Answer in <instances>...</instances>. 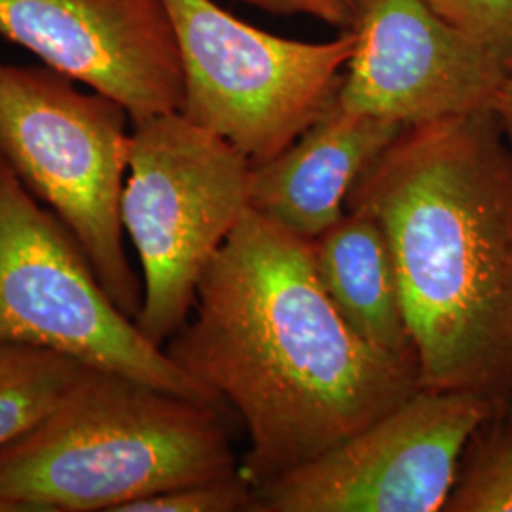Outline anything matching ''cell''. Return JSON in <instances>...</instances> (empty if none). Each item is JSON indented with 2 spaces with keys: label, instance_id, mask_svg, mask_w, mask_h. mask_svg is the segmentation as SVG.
Here are the masks:
<instances>
[{
  "label": "cell",
  "instance_id": "obj_12",
  "mask_svg": "<svg viewBox=\"0 0 512 512\" xmlns=\"http://www.w3.org/2000/svg\"><path fill=\"white\" fill-rule=\"evenodd\" d=\"M311 255L325 293L349 327L370 346L416 363L399 277L378 220L346 209L334 226L311 239Z\"/></svg>",
  "mask_w": 512,
  "mask_h": 512
},
{
  "label": "cell",
  "instance_id": "obj_16",
  "mask_svg": "<svg viewBox=\"0 0 512 512\" xmlns=\"http://www.w3.org/2000/svg\"><path fill=\"white\" fill-rule=\"evenodd\" d=\"M433 12L512 71V0H425Z\"/></svg>",
  "mask_w": 512,
  "mask_h": 512
},
{
  "label": "cell",
  "instance_id": "obj_8",
  "mask_svg": "<svg viewBox=\"0 0 512 512\" xmlns=\"http://www.w3.org/2000/svg\"><path fill=\"white\" fill-rule=\"evenodd\" d=\"M494 404L420 387L329 452L255 488L253 512L444 511Z\"/></svg>",
  "mask_w": 512,
  "mask_h": 512
},
{
  "label": "cell",
  "instance_id": "obj_15",
  "mask_svg": "<svg viewBox=\"0 0 512 512\" xmlns=\"http://www.w3.org/2000/svg\"><path fill=\"white\" fill-rule=\"evenodd\" d=\"M255 488L236 473L133 501L120 512H253Z\"/></svg>",
  "mask_w": 512,
  "mask_h": 512
},
{
  "label": "cell",
  "instance_id": "obj_2",
  "mask_svg": "<svg viewBox=\"0 0 512 512\" xmlns=\"http://www.w3.org/2000/svg\"><path fill=\"white\" fill-rule=\"evenodd\" d=\"M346 209L389 243L420 387L512 395V150L495 110L404 126Z\"/></svg>",
  "mask_w": 512,
  "mask_h": 512
},
{
  "label": "cell",
  "instance_id": "obj_3",
  "mask_svg": "<svg viewBox=\"0 0 512 512\" xmlns=\"http://www.w3.org/2000/svg\"><path fill=\"white\" fill-rule=\"evenodd\" d=\"M226 410L88 366L37 425L0 448V499L23 512H120L236 475Z\"/></svg>",
  "mask_w": 512,
  "mask_h": 512
},
{
  "label": "cell",
  "instance_id": "obj_18",
  "mask_svg": "<svg viewBox=\"0 0 512 512\" xmlns=\"http://www.w3.org/2000/svg\"><path fill=\"white\" fill-rule=\"evenodd\" d=\"M495 114L499 118V124L507 137V143L512 150V71L507 76V82L499 93V99L495 103Z\"/></svg>",
  "mask_w": 512,
  "mask_h": 512
},
{
  "label": "cell",
  "instance_id": "obj_21",
  "mask_svg": "<svg viewBox=\"0 0 512 512\" xmlns=\"http://www.w3.org/2000/svg\"><path fill=\"white\" fill-rule=\"evenodd\" d=\"M509 404H511V406H512V395H511V403H509ZM511 431H512V420H511Z\"/></svg>",
  "mask_w": 512,
  "mask_h": 512
},
{
  "label": "cell",
  "instance_id": "obj_7",
  "mask_svg": "<svg viewBox=\"0 0 512 512\" xmlns=\"http://www.w3.org/2000/svg\"><path fill=\"white\" fill-rule=\"evenodd\" d=\"M183 65V112L260 164L336 99L357 35L329 42L275 37L213 0H164Z\"/></svg>",
  "mask_w": 512,
  "mask_h": 512
},
{
  "label": "cell",
  "instance_id": "obj_6",
  "mask_svg": "<svg viewBox=\"0 0 512 512\" xmlns=\"http://www.w3.org/2000/svg\"><path fill=\"white\" fill-rule=\"evenodd\" d=\"M0 342L50 349L92 368L226 406L114 304L69 228L40 207L2 156Z\"/></svg>",
  "mask_w": 512,
  "mask_h": 512
},
{
  "label": "cell",
  "instance_id": "obj_4",
  "mask_svg": "<svg viewBox=\"0 0 512 512\" xmlns=\"http://www.w3.org/2000/svg\"><path fill=\"white\" fill-rule=\"evenodd\" d=\"M128 110L84 93L50 67L0 63V156L90 258L114 304L135 321L143 281L124 249Z\"/></svg>",
  "mask_w": 512,
  "mask_h": 512
},
{
  "label": "cell",
  "instance_id": "obj_9",
  "mask_svg": "<svg viewBox=\"0 0 512 512\" xmlns=\"http://www.w3.org/2000/svg\"><path fill=\"white\" fill-rule=\"evenodd\" d=\"M338 101L403 126L494 110L509 67L425 0H363Z\"/></svg>",
  "mask_w": 512,
  "mask_h": 512
},
{
  "label": "cell",
  "instance_id": "obj_20",
  "mask_svg": "<svg viewBox=\"0 0 512 512\" xmlns=\"http://www.w3.org/2000/svg\"><path fill=\"white\" fill-rule=\"evenodd\" d=\"M344 2H346V4H348L349 8H351V10H353V12H355V8H357V6H359V4H361V2H363V0H344Z\"/></svg>",
  "mask_w": 512,
  "mask_h": 512
},
{
  "label": "cell",
  "instance_id": "obj_17",
  "mask_svg": "<svg viewBox=\"0 0 512 512\" xmlns=\"http://www.w3.org/2000/svg\"><path fill=\"white\" fill-rule=\"evenodd\" d=\"M277 16H310L344 31L353 25V10L344 0H239Z\"/></svg>",
  "mask_w": 512,
  "mask_h": 512
},
{
  "label": "cell",
  "instance_id": "obj_14",
  "mask_svg": "<svg viewBox=\"0 0 512 512\" xmlns=\"http://www.w3.org/2000/svg\"><path fill=\"white\" fill-rule=\"evenodd\" d=\"M484 427L463 456L446 512H512L511 427L490 435Z\"/></svg>",
  "mask_w": 512,
  "mask_h": 512
},
{
  "label": "cell",
  "instance_id": "obj_13",
  "mask_svg": "<svg viewBox=\"0 0 512 512\" xmlns=\"http://www.w3.org/2000/svg\"><path fill=\"white\" fill-rule=\"evenodd\" d=\"M86 368L57 351L0 342V448L37 425Z\"/></svg>",
  "mask_w": 512,
  "mask_h": 512
},
{
  "label": "cell",
  "instance_id": "obj_11",
  "mask_svg": "<svg viewBox=\"0 0 512 512\" xmlns=\"http://www.w3.org/2000/svg\"><path fill=\"white\" fill-rule=\"evenodd\" d=\"M403 129L336 97L289 147L251 164V209L300 238H319L344 217L351 188Z\"/></svg>",
  "mask_w": 512,
  "mask_h": 512
},
{
  "label": "cell",
  "instance_id": "obj_10",
  "mask_svg": "<svg viewBox=\"0 0 512 512\" xmlns=\"http://www.w3.org/2000/svg\"><path fill=\"white\" fill-rule=\"evenodd\" d=\"M0 37L128 110L181 112V54L164 0H0Z\"/></svg>",
  "mask_w": 512,
  "mask_h": 512
},
{
  "label": "cell",
  "instance_id": "obj_19",
  "mask_svg": "<svg viewBox=\"0 0 512 512\" xmlns=\"http://www.w3.org/2000/svg\"><path fill=\"white\" fill-rule=\"evenodd\" d=\"M0 512H23L19 509L18 505H14V503H8V501H4V499H0Z\"/></svg>",
  "mask_w": 512,
  "mask_h": 512
},
{
  "label": "cell",
  "instance_id": "obj_1",
  "mask_svg": "<svg viewBox=\"0 0 512 512\" xmlns=\"http://www.w3.org/2000/svg\"><path fill=\"white\" fill-rule=\"evenodd\" d=\"M165 353L236 412L239 473L258 488L319 458L420 389L418 365L370 346L336 310L310 239L253 209L213 256Z\"/></svg>",
  "mask_w": 512,
  "mask_h": 512
},
{
  "label": "cell",
  "instance_id": "obj_5",
  "mask_svg": "<svg viewBox=\"0 0 512 512\" xmlns=\"http://www.w3.org/2000/svg\"><path fill=\"white\" fill-rule=\"evenodd\" d=\"M251 167L183 112L133 122L120 213L143 270L135 323L152 344L188 321L205 268L251 209Z\"/></svg>",
  "mask_w": 512,
  "mask_h": 512
}]
</instances>
